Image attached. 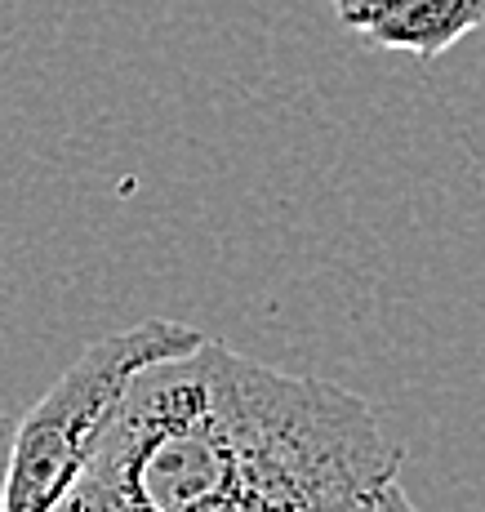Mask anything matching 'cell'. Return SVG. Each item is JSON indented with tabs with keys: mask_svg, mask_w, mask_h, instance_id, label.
Returning a JSON list of instances; mask_svg holds the SVG:
<instances>
[{
	"mask_svg": "<svg viewBox=\"0 0 485 512\" xmlns=\"http://www.w3.org/2000/svg\"><path fill=\"white\" fill-rule=\"evenodd\" d=\"M401 446L370 401L205 339L134 374L58 512H196L250 490L374 499Z\"/></svg>",
	"mask_w": 485,
	"mask_h": 512,
	"instance_id": "6da1fadb",
	"label": "cell"
},
{
	"mask_svg": "<svg viewBox=\"0 0 485 512\" xmlns=\"http://www.w3.org/2000/svg\"><path fill=\"white\" fill-rule=\"evenodd\" d=\"M205 343L201 330L178 321H138L130 330H116L94 339L72 361L58 383L18 419L14 459H9L5 504L0 512H58L89 468L107 419L116 415V401L130 388L134 374L161 361L187 357Z\"/></svg>",
	"mask_w": 485,
	"mask_h": 512,
	"instance_id": "7a4b0ae2",
	"label": "cell"
},
{
	"mask_svg": "<svg viewBox=\"0 0 485 512\" xmlns=\"http://www.w3.org/2000/svg\"><path fill=\"white\" fill-rule=\"evenodd\" d=\"M330 9L348 32L414 58H441L485 27V0H330Z\"/></svg>",
	"mask_w": 485,
	"mask_h": 512,
	"instance_id": "3957f363",
	"label": "cell"
},
{
	"mask_svg": "<svg viewBox=\"0 0 485 512\" xmlns=\"http://www.w3.org/2000/svg\"><path fill=\"white\" fill-rule=\"evenodd\" d=\"M374 499H343V495H276V490H250L196 512H370Z\"/></svg>",
	"mask_w": 485,
	"mask_h": 512,
	"instance_id": "277c9868",
	"label": "cell"
},
{
	"mask_svg": "<svg viewBox=\"0 0 485 512\" xmlns=\"http://www.w3.org/2000/svg\"><path fill=\"white\" fill-rule=\"evenodd\" d=\"M370 512H419V504H414L410 495H405V486H401V477L397 481H388V486L374 495V504Z\"/></svg>",
	"mask_w": 485,
	"mask_h": 512,
	"instance_id": "5b68a950",
	"label": "cell"
},
{
	"mask_svg": "<svg viewBox=\"0 0 485 512\" xmlns=\"http://www.w3.org/2000/svg\"><path fill=\"white\" fill-rule=\"evenodd\" d=\"M14 437H18V419L0 410V504H5V481H9V459H14Z\"/></svg>",
	"mask_w": 485,
	"mask_h": 512,
	"instance_id": "8992f818",
	"label": "cell"
}]
</instances>
